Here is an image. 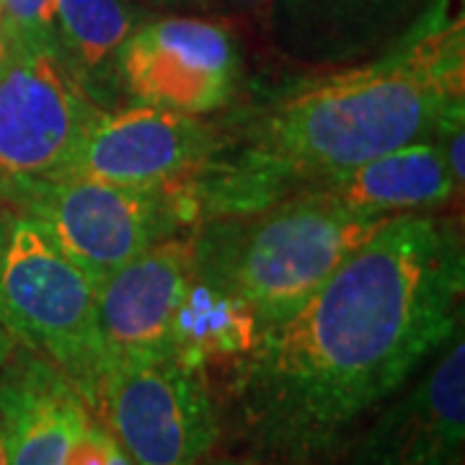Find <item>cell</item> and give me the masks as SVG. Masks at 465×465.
<instances>
[{
  "mask_svg": "<svg viewBox=\"0 0 465 465\" xmlns=\"http://www.w3.org/2000/svg\"><path fill=\"white\" fill-rule=\"evenodd\" d=\"M460 225L391 217L235 360L232 432L266 465H329L463 323Z\"/></svg>",
  "mask_w": 465,
  "mask_h": 465,
  "instance_id": "obj_1",
  "label": "cell"
},
{
  "mask_svg": "<svg viewBox=\"0 0 465 465\" xmlns=\"http://www.w3.org/2000/svg\"><path fill=\"white\" fill-rule=\"evenodd\" d=\"M458 99H465L463 16L437 0L393 47L290 85L235 133H220L210 161L183 183L186 194L200 223L264 210L430 137Z\"/></svg>",
  "mask_w": 465,
  "mask_h": 465,
  "instance_id": "obj_2",
  "label": "cell"
},
{
  "mask_svg": "<svg viewBox=\"0 0 465 465\" xmlns=\"http://www.w3.org/2000/svg\"><path fill=\"white\" fill-rule=\"evenodd\" d=\"M388 220L305 189L256 213L202 220L192 232L194 274L243 302L262 331L302 305Z\"/></svg>",
  "mask_w": 465,
  "mask_h": 465,
  "instance_id": "obj_3",
  "label": "cell"
},
{
  "mask_svg": "<svg viewBox=\"0 0 465 465\" xmlns=\"http://www.w3.org/2000/svg\"><path fill=\"white\" fill-rule=\"evenodd\" d=\"M0 321L21 347L57 367L96 416L109 370L96 284L24 215L14 217L0 253Z\"/></svg>",
  "mask_w": 465,
  "mask_h": 465,
  "instance_id": "obj_4",
  "label": "cell"
},
{
  "mask_svg": "<svg viewBox=\"0 0 465 465\" xmlns=\"http://www.w3.org/2000/svg\"><path fill=\"white\" fill-rule=\"evenodd\" d=\"M14 204L96 287L153 243L197 220L183 183L137 189L67 176L34 183Z\"/></svg>",
  "mask_w": 465,
  "mask_h": 465,
  "instance_id": "obj_5",
  "label": "cell"
},
{
  "mask_svg": "<svg viewBox=\"0 0 465 465\" xmlns=\"http://www.w3.org/2000/svg\"><path fill=\"white\" fill-rule=\"evenodd\" d=\"M99 106L50 45H11L0 63V200L65 179Z\"/></svg>",
  "mask_w": 465,
  "mask_h": 465,
  "instance_id": "obj_6",
  "label": "cell"
},
{
  "mask_svg": "<svg viewBox=\"0 0 465 465\" xmlns=\"http://www.w3.org/2000/svg\"><path fill=\"white\" fill-rule=\"evenodd\" d=\"M96 419L134 465H202L220 440L215 399L176 354L112 362Z\"/></svg>",
  "mask_w": 465,
  "mask_h": 465,
  "instance_id": "obj_7",
  "label": "cell"
},
{
  "mask_svg": "<svg viewBox=\"0 0 465 465\" xmlns=\"http://www.w3.org/2000/svg\"><path fill=\"white\" fill-rule=\"evenodd\" d=\"M119 88L137 104L202 116L228 106L241 81L231 29L207 18L163 16L137 24L116 57Z\"/></svg>",
  "mask_w": 465,
  "mask_h": 465,
  "instance_id": "obj_8",
  "label": "cell"
},
{
  "mask_svg": "<svg viewBox=\"0 0 465 465\" xmlns=\"http://www.w3.org/2000/svg\"><path fill=\"white\" fill-rule=\"evenodd\" d=\"M463 323L382 403L329 465H463Z\"/></svg>",
  "mask_w": 465,
  "mask_h": 465,
  "instance_id": "obj_9",
  "label": "cell"
},
{
  "mask_svg": "<svg viewBox=\"0 0 465 465\" xmlns=\"http://www.w3.org/2000/svg\"><path fill=\"white\" fill-rule=\"evenodd\" d=\"M217 145L220 133L200 116L145 104L101 109L67 176L137 189L176 186L189 182Z\"/></svg>",
  "mask_w": 465,
  "mask_h": 465,
  "instance_id": "obj_10",
  "label": "cell"
},
{
  "mask_svg": "<svg viewBox=\"0 0 465 465\" xmlns=\"http://www.w3.org/2000/svg\"><path fill=\"white\" fill-rule=\"evenodd\" d=\"M194 280L192 235H168L96 287V318L109 365L173 354V323Z\"/></svg>",
  "mask_w": 465,
  "mask_h": 465,
  "instance_id": "obj_11",
  "label": "cell"
},
{
  "mask_svg": "<svg viewBox=\"0 0 465 465\" xmlns=\"http://www.w3.org/2000/svg\"><path fill=\"white\" fill-rule=\"evenodd\" d=\"M437 0H272L266 8L277 50L316 67L370 60L414 29Z\"/></svg>",
  "mask_w": 465,
  "mask_h": 465,
  "instance_id": "obj_12",
  "label": "cell"
},
{
  "mask_svg": "<svg viewBox=\"0 0 465 465\" xmlns=\"http://www.w3.org/2000/svg\"><path fill=\"white\" fill-rule=\"evenodd\" d=\"M96 416L81 391L32 349L0 370V421L8 465H67L73 445Z\"/></svg>",
  "mask_w": 465,
  "mask_h": 465,
  "instance_id": "obj_13",
  "label": "cell"
},
{
  "mask_svg": "<svg viewBox=\"0 0 465 465\" xmlns=\"http://www.w3.org/2000/svg\"><path fill=\"white\" fill-rule=\"evenodd\" d=\"M313 189L329 192L354 213L378 217L434 213L463 192L450 176L434 134L370 158Z\"/></svg>",
  "mask_w": 465,
  "mask_h": 465,
  "instance_id": "obj_14",
  "label": "cell"
},
{
  "mask_svg": "<svg viewBox=\"0 0 465 465\" xmlns=\"http://www.w3.org/2000/svg\"><path fill=\"white\" fill-rule=\"evenodd\" d=\"M54 50L99 109L116 99V57L137 26L124 0H52Z\"/></svg>",
  "mask_w": 465,
  "mask_h": 465,
  "instance_id": "obj_15",
  "label": "cell"
},
{
  "mask_svg": "<svg viewBox=\"0 0 465 465\" xmlns=\"http://www.w3.org/2000/svg\"><path fill=\"white\" fill-rule=\"evenodd\" d=\"M256 333V321L243 302L194 274L173 323V354L182 362L202 370L213 360H241Z\"/></svg>",
  "mask_w": 465,
  "mask_h": 465,
  "instance_id": "obj_16",
  "label": "cell"
},
{
  "mask_svg": "<svg viewBox=\"0 0 465 465\" xmlns=\"http://www.w3.org/2000/svg\"><path fill=\"white\" fill-rule=\"evenodd\" d=\"M3 3V36L11 45H50L54 47L52 0H0Z\"/></svg>",
  "mask_w": 465,
  "mask_h": 465,
  "instance_id": "obj_17",
  "label": "cell"
},
{
  "mask_svg": "<svg viewBox=\"0 0 465 465\" xmlns=\"http://www.w3.org/2000/svg\"><path fill=\"white\" fill-rule=\"evenodd\" d=\"M223 3L238 14H266L272 0H223Z\"/></svg>",
  "mask_w": 465,
  "mask_h": 465,
  "instance_id": "obj_18",
  "label": "cell"
},
{
  "mask_svg": "<svg viewBox=\"0 0 465 465\" xmlns=\"http://www.w3.org/2000/svg\"><path fill=\"white\" fill-rule=\"evenodd\" d=\"M18 349V341L14 339V333L8 331L0 321V370L8 365V360L14 357V351Z\"/></svg>",
  "mask_w": 465,
  "mask_h": 465,
  "instance_id": "obj_19",
  "label": "cell"
},
{
  "mask_svg": "<svg viewBox=\"0 0 465 465\" xmlns=\"http://www.w3.org/2000/svg\"><path fill=\"white\" fill-rule=\"evenodd\" d=\"M202 465H266L253 458H215V460H202Z\"/></svg>",
  "mask_w": 465,
  "mask_h": 465,
  "instance_id": "obj_20",
  "label": "cell"
},
{
  "mask_svg": "<svg viewBox=\"0 0 465 465\" xmlns=\"http://www.w3.org/2000/svg\"><path fill=\"white\" fill-rule=\"evenodd\" d=\"M11 225H14V217L5 215V213H0V253H3L5 243H8V235H11Z\"/></svg>",
  "mask_w": 465,
  "mask_h": 465,
  "instance_id": "obj_21",
  "label": "cell"
},
{
  "mask_svg": "<svg viewBox=\"0 0 465 465\" xmlns=\"http://www.w3.org/2000/svg\"><path fill=\"white\" fill-rule=\"evenodd\" d=\"M106 465H134V463L127 458V455H124V450L119 448L114 440V448H112V452H109V463Z\"/></svg>",
  "mask_w": 465,
  "mask_h": 465,
  "instance_id": "obj_22",
  "label": "cell"
},
{
  "mask_svg": "<svg viewBox=\"0 0 465 465\" xmlns=\"http://www.w3.org/2000/svg\"><path fill=\"white\" fill-rule=\"evenodd\" d=\"M0 465H8V455H5V434H3V421H0Z\"/></svg>",
  "mask_w": 465,
  "mask_h": 465,
  "instance_id": "obj_23",
  "label": "cell"
},
{
  "mask_svg": "<svg viewBox=\"0 0 465 465\" xmlns=\"http://www.w3.org/2000/svg\"><path fill=\"white\" fill-rule=\"evenodd\" d=\"M150 3H163V5H183V3H204V0H150Z\"/></svg>",
  "mask_w": 465,
  "mask_h": 465,
  "instance_id": "obj_24",
  "label": "cell"
},
{
  "mask_svg": "<svg viewBox=\"0 0 465 465\" xmlns=\"http://www.w3.org/2000/svg\"><path fill=\"white\" fill-rule=\"evenodd\" d=\"M5 50H8V42H5V36L0 34V63H3V57H5Z\"/></svg>",
  "mask_w": 465,
  "mask_h": 465,
  "instance_id": "obj_25",
  "label": "cell"
},
{
  "mask_svg": "<svg viewBox=\"0 0 465 465\" xmlns=\"http://www.w3.org/2000/svg\"><path fill=\"white\" fill-rule=\"evenodd\" d=\"M0 34H3V3H0Z\"/></svg>",
  "mask_w": 465,
  "mask_h": 465,
  "instance_id": "obj_26",
  "label": "cell"
}]
</instances>
